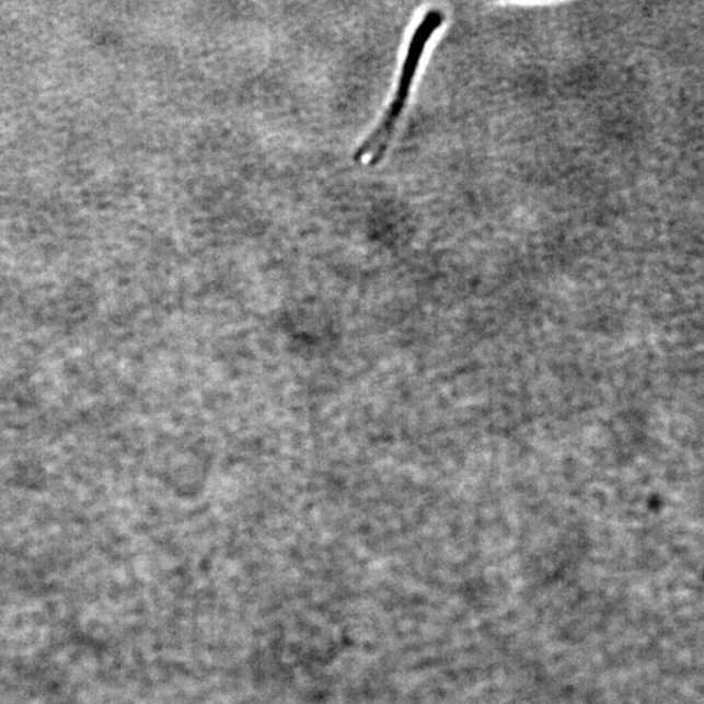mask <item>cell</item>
<instances>
[{
    "label": "cell",
    "mask_w": 704,
    "mask_h": 704,
    "mask_svg": "<svg viewBox=\"0 0 704 704\" xmlns=\"http://www.w3.org/2000/svg\"><path fill=\"white\" fill-rule=\"evenodd\" d=\"M443 23V15L440 10H429L420 20L418 26L409 39L405 60L401 68L399 83H396L393 101L386 108L384 118L354 154V160L365 162L371 166H378L384 160L389 143L393 139L396 125L403 111H405L409 92L418 72L420 60L426 51L430 38Z\"/></svg>",
    "instance_id": "obj_1"
}]
</instances>
